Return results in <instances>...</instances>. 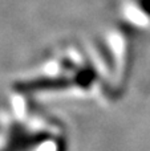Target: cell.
Masks as SVG:
<instances>
[{
	"instance_id": "6da1fadb",
	"label": "cell",
	"mask_w": 150,
	"mask_h": 151,
	"mask_svg": "<svg viewBox=\"0 0 150 151\" xmlns=\"http://www.w3.org/2000/svg\"><path fill=\"white\" fill-rule=\"evenodd\" d=\"M124 17L136 27H150V0H124Z\"/></svg>"
}]
</instances>
